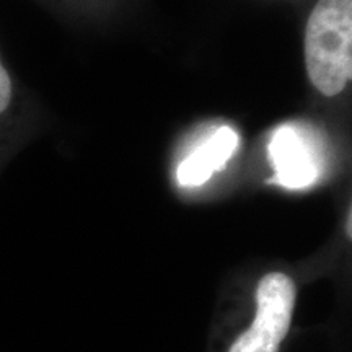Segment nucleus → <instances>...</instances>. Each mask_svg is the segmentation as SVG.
Wrapping results in <instances>:
<instances>
[{"mask_svg": "<svg viewBox=\"0 0 352 352\" xmlns=\"http://www.w3.org/2000/svg\"><path fill=\"white\" fill-rule=\"evenodd\" d=\"M305 65L323 96L340 95L352 77V0H318L305 26Z\"/></svg>", "mask_w": 352, "mask_h": 352, "instance_id": "f257e3e1", "label": "nucleus"}, {"mask_svg": "<svg viewBox=\"0 0 352 352\" xmlns=\"http://www.w3.org/2000/svg\"><path fill=\"white\" fill-rule=\"evenodd\" d=\"M258 311L252 328L241 334L228 352H279L290 328L296 305V285L287 274L271 272L256 292Z\"/></svg>", "mask_w": 352, "mask_h": 352, "instance_id": "f03ea898", "label": "nucleus"}, {"mask_svg": "<svg viewBox=\"0 0 352 352\" xmlns=\"http://www.w3.org/2000/svg\"><path fill=\"white\" fill-rule=\"evenodd\" d=\"M270 157L276 170V182L290 189L314 184L320 176V153L315 140L302 127L285 124L274 132Z\"/></svg>", "mask_w": 352, "mask_h": 352, "instance_id": "7ed1b4c3", "label": "nucleus"}, {"mask_svg": "<svg viewBox=\"0 0 352 352\" xmlns=\"http://www.w3.org/2000/svg\"><path fill=\"white\" fill-rule=\"evenodd\" d=\"M236 147H239V134L228 126L219 127L178 166L176 178L179 184L201 186L209 182L215 171L226 168Z\"/></svg>", "mask_w": 352, "mask_h": 352, "instance_id": "20e7f679", "label": "nucleus"}, {"mask_svg": "<svg viewBox=\"0 0 352 352\" xmlns=\"http://www.w3.org/2000/svg\"><path fill=\"white\" fill-rule=\"evenodd\" d=\"M21 113H19V94L10 70L0 54V166L20 134Z\"/></svg>", "mask_w": 352, "mask_h": 352, "instance_id": "39448f33", "label": "nucleus"}]
</instances>
